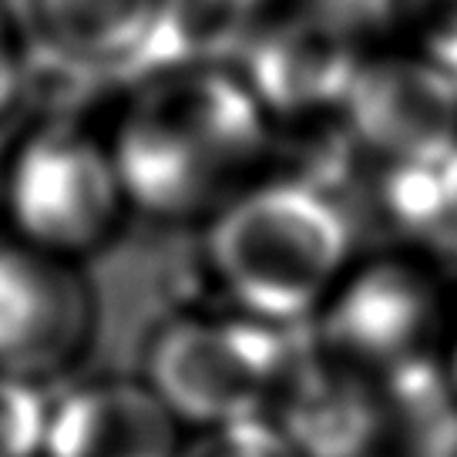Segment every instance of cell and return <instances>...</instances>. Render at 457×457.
<instances>
[{
    "label": "cell",
    "mask_w": 457,
    "mask_h": 457,
    "mask_svg": "<svg viewBox=\"0 0 457 457\" xmlns=\"http://www.w3.org/2000/svg\"><path fill=\"white\" fill-rule=\"evenodd\" d=\"M270 118L239 68L138 78L108 135L129 205L162 222L212 215L253 182Z\"/></svg>",
    "instance_id": "cell-1"
},
{
    "label": "cell",
    "mask_w": 457,
    "mask_h": 457,
    "mask_svg": "<svg viewBox=\"0 0 457 457\" xmlns=\"http://www.w3.org/2000/svg\"><path fill=\"white\" fill-rule=\"evenodd\" d=\"M205 253L236 310L289 329L316 320L353 266V222L313 182H249L212 212Z\"/></svg>",
    "instance_id": "cell-2"
},
{
    "label": "cell",
    "mask_w": 457,
    "mask_h": 457,
    "mask_svg": "<svg viewBox=\"0 0 457 457\" xmlns=\"http://www.w3.org/2000/svg\"><path fill=\"white\" fill-rule=\"evenodd\" d=\"M129 209L108 138L71 118H44L11 145L4 219L21 243L81 262L112 243Z\"/></svg>",
    "instance_id": "cell-3"
},
{
    "label": "cell",
    "mask_w": 457,
    "mask_h": 457,
    "mask_svg": "<svg viewBox=\"0 0 457 457\" xmlns=\"http://www.w3.org/2000/svg\"><path fill=\"white\" fill-rule=\"evenodd\" d=\"M296 346L286 327L243 313H188L155 333L145 380L179 424L215 428L270 417Z\"/></svg>",
    "instance_id": "cell-4"
},
{
    "label": "cell",
    "mask_w": 457,
    "mask_h": 457,
    "mask_svg": "<svg viewBox=\"0 0 457 457\" xmlns=\"http://www.w3.org/2000/svg\"><path fill=\"white\" fill-rule=\"evenodd\" d=\"M320 350L377 377L397 397L407 380L441 370L447 316L424 266L400 256L350 266L316 313Z\"/></svg>",
    "instance_id": "cell-5"
},
{
    "label": "cell",
    "mask_w": 457,
    "mask_h": 457,
    "mask_svg": "<svg viewBox=\"0 0 457 457\" xmlns=\"http://www.w3.org/2000/svg\"><path fill=\"white\" fill-rule=\"evenodd\" d=\"M397 28V0H300L266 17L239 74L270 114L340 108L357 71Z\"/></svg>",
    "instance_id": "cell-6"
},
{
    "label": "cell",
    "mask_w": 457,
    "mask_h": 457,
    "mask_svg": "<svg viewBox=\"0 0 457 457\" xmlns=\"http://www.w3.org/2000/svg\"><path fill=\"white\" fill-rule=\"evenodd\" d=\"M95 333L98 293L81 262L0 239V373L47 386L87 357Z\"/></svg>",
    "instance_id": "cell-7"
},
{
    "label": "cell",
    "mask_w": 457,
    "mask_h": 457,
    "mask_svg": "<svg viewBox=\"0 0 457 457\" xmlns=\"http://www.w3.org/2000/svg\"><path fill=\"white\" fill-rule=\"evenodd\" d=\"M350 138L370 162L434 169L457 148V78L417 51H380L340 101Z\"/></svg>",
    "instance_id": "cell-8"
},
{
    "label": "cell",
    "mask_w": 457,
    "mask_h": 457,
    "mask_svg": "<svg viewBox=\"0 0 457 457\" xmlns=\"http://www.w3.org/2000/svg\"><path fill=\"white\" fill-rule=\"evenodd\" d=\"M394 390L327 350H296L270 420L300 457H370L390 424Z\"/></svg>",
    "instance_id": "cell-9"
},
{
    "label": "cell",
    "mask_w": 457,
    "mask_h": 457,
    "mask_svg": "<svg viewBox=\"0 0 457 457\" xmlns=\"http://www.w3.org/2000/svg\"><path fill=\"white\" fill-rule=\"evenodd\" d=\"M182 424L148 380H91L51 397L41 457H175Z\"/></svg>",
    "instance_id": "cell-10"
},
{
    "label": "cell",
    "mask_w": 457,
    "mask_h": 457,
    "mask_svg": "<svg viewBox=\"0 0 457 457\" xmlns=\"http://www.w3.org/2000/svg\"><path fill=\"white\" fill-rule=\"evenodd\" d=\"M270 17V0H155L135 81L171 68H232Z\"/></svg>",
    "instance_id": "cell-11"
},
{
    "label": "cell",
    "mask_w": 457,
    "mask_h": 457,
    "mask_svg": "<svg viewBox=\"0 0 457 457\" xmlns=\"http://www.w3.org/2000/svg\"><path fill=\"white\" fill-rule=\"evenodd\" d=\"M155 21V0H30L41 51L78 71L129 74Z\"/></svg>",
    "instance_id": "cell-12"
},
{
    "label": "cell",
    "mask_w": 457,
    "mask_h": 457,
    "mask_svg": "<svg viewBox=\"0 0 457 457\" xmlns=\"http://www.w3.org/2000/svg\"><path fill=\"white\" fill-rule=\"evenodd\" d=\"M47 407V386L0 373V457H41Z\"/></svg>",
    "instance_id": "cell-13"
},
{
    "label": "cell",
    "mask_w": 457,
    "mask_h": 457,
    "mask_svg": "<svg viewBox=\"0 0 457 457\" xmlns=\"http://www.w3.org/2000/svg\"><path fill=\"white\" fill-rule=\"evenodd\" d=\"M175 457H300L270 417H245L232 424L199 428Z\"/></svg>",
    "instance_id": "cell-14"
},
{
    "label": "cell",
    "mask_w": 457,
    "mask_h": 457,
    "mask_svg": "<svg viewBox=\"0 0 457 457\" xmlns=\"http://www.w3.org/2000/svg\"><path fill=\"white\" fill-rule=\"evenodd\" d=\"M397 30L411 51L457 78V0H397Z\"/></svg>",
    "instance_id": "cell-15"
},
{
    "label": "cell",
    "mask_w": 457,
    "mask_h": 457,
    "mask_svg": "<svg viewBox=\"0 0 457 457\" xmlns=\"http://www.w3.org/2000/svg\"><path fill=\"white\" fill-rule=\"evenodd\" d=\"M21 74H24V47L17 41L11 17L0 7V121L17 108Z\"/></svg>",
    "instance_id": "cell-16"
},
{
    "label": "cell",
    "mask_w": 457,
    "mask_h": 457,
    "mask_svg": "<svg viewBox=\"0 0 457 457\" xmlns=\"http://www.w3.org/2000/svg\"><path fill=\"white\" fill-rule=\"evenodd\" d=\"M434 239L457 249V148L437 165V222Z\"/></svg>",
    "instance_id": "cell-17"
},
{
    "label": "cell",
    "mask_w": 457,
    "mask_h": 457,
    "mask_svg": "<svg viewBox=\"0 0 457 457\" xmlns=\"http://www.w3.org/2000/svg\"><path fill=\"white\" fill-rule=\"evenodd\" d=\"M414 457H457V414L447 420H437L417 444Z\"/></svg>",
    "instance_id": "cell-18"
},
{
    "label": "cell",
    "mask_w": 457,
    "mask_h": 457,
    "mask_svg": "<svg viewBox=\"0 0 457 457\" xmlns=\"http://www.w3.org/2000/svg\"><path fill=\"white\" fill-rule=\"evenodd\" d=\"M441 377H444V384H447V390H451V400H454V407H457V327L451 329L447 346H444Z\"/></svg>",
    "instance_id": "cell-19"
},
{
    "label": "cell",
    "mask_w": 457,
    "mask_h": 457,
    "mask_svg": "<svg viewBox=\"0 0 457 457\" xmlns=\"http://www.w3.org/2000/svg\"><path fill=\"white\" fill-rule=\"evenodd\" d=\"M4 135V131H0ZM11 145L0 138V215H4V192H7V162H11Z\"/></svg>",
    "instance_id": "cell-20"
}]
</instances>
